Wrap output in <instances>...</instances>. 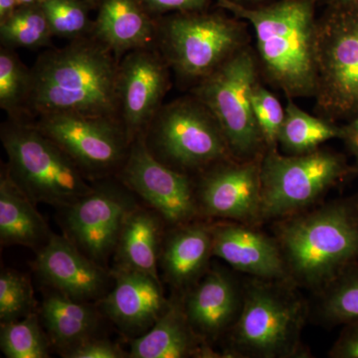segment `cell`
Instances as JSON below:
<instances>
[{
    "mask_svg": "<svg viewBox=\"0 0 358 358\" xmlns=\"http://www.w3.org/2000/svg\"><path fill=\"white\" fill-rule=\"evenodd\" d=\"M119 65L93 34L45 52L31 69L26 115L75 114L120 121Z\"/></svg>",
    "mask_w": 358,
    "mask_h": 358,
    "instance_id": "cell-1",
    "label": "cell"
},
{
    "mask_svg": "<svg viewBox=\"0 0 358 358\" xmlns=\"http://www.w3.org/2000/svg\"><path fill=\"white\" fill-rule=\"evenodd\" d=\"M317 0H275L246 7L217 0L220 7L253 27L259 68L289 99L315 96Z\"/></svg>",
    "mask_w": 358,
    "mask_h": 358,
    "instance_id": "cell-2",
    "label": "cell"
},
{
    "mask_svg": "<svg viewBox=\"0 0 358 358\" xmlns=\"http://www.w3.org/2000/svg\"><path fill=\"white\" fill-rule=\"evenodd\" d=\"M275 240L291 281L324 289L345 268L358 262L357 197L285 217L278 225Z\"/></svg>",
    "mask_w": 358,
    "mask_h": 358,
    "instance_id": "cell-3",
    "label": "cell"
},
{
    "mask_svg": "<svg viewBox=\"0 0 358 358\" xmlns=\"http://www.w3.org/2000/svg\"><path fill=\"white\" fill-rule=\"evenodd\" d=\"M1 141L7 174L34 203L67 208L94 189L76 162L23 117L2 126Z\"/></svg>",
    "mask_w": 358,
    "mask_h": 358,
    "instance_id": "cell-4",
    "label": "cell"
},
{
    "mask_svg": "<svg viewBox=\"0 0 358 358\" xmlns=\"http://www.w3.org/2000/svg\"><path fill=\"white\" fill-rule=\"evenodd\" d=\"M216 8L157 17V48L186 81L199 83L249 45L248 23Z\"/></svg>",
    "mask_w": 358,
    "mask_h": 358,
    "instance_id": "cell-5",
    "label": "cell"
},
{
    "mask_svg": "<svg viewBox=\"0 0 358 358\" xmlns=\"http://www.w3.org/2000/svg\"><path fill=\"white\" fill-rule=\"evenodd\" d=\"M289 282L258 279L249 285L231 331L235 353L250 357H301L308 308Z\"/></svg>",
    "mask_w": 358,
    "mask_h": 358,
    "instance_id": "cell-6",
    "label": "cell"
},
{
    "mask_svg": "<svg viewBox=\"0 0 358 358\" xmlns=\"http://www.w3.org/2000/svg\"><path fill=\"white\" fill-rule=\"evenodd\" d=\"M315 110L336 122L358 110V4L327 6L315 28Z\"/></svg>",
    "mask_w": 358,
    "mask_h": 358,
    "instance_id": "cell-7",
    "label": "cell"
},
{
    "mask_svg": "<svg viewBox=\"0 0 358 358\" xmlns=\"http://www.w3.org/2000/svg\"><path fill=\"white\" fill-rule=\"evenodd\" d=\"M259 74L256 53L247 45L193 89V96L217 120L231 154L239 160L258 159L266 152L252 103Z\"/></svg>",
    "mask_w": 358,
    "mask_h": 358,
    "instance_id": "cell-8",
    "label": "cell"
},
{
    "mask_svg": "<svg viewBox=\"0 0 358 358\" xmlns=\"http://www.w3.org/2000/svg\"><path fill=\"white\" fill-rule=\"evenodd\" d=\"M357 171L333 150L289 155L277 148L266 150L261 160V220L299 213Z\"/></svg>",
    "mask_w": 358,
    "mask_h": 358,
    "instance_id": "cell-9",
    "label": "cell"
},
{
    "mask_svg": "<svg viewBox=\"0 0 358 358\" xmlns=\"http://www.w3.org/2000/svg\"><path fill=\"white\" fill-rule=\"evenodd\" d=\"M145 136L150 152L181 173L234 159L217 120L195 96L162 106Z\"/></svg>",
    "mask_w": 358,
    "mask_h": 358,
    "instance_id": "cell-10",
    "label": "cell"
},
{
    "mask_svg": "<svg viewBox=\"0 0 358 358\" xmlns=\"http://www.w3.org/2000/svg\"><path fill=\"white\" fill-rule=\"evenodd\" d=\"M34 124L87 176L109 173L124 164L131 145L121 122L110 117L50 114L39 115Z\"/></svg>",
    "mask_w": 358,
    "mask_h": 358,
    "instance_id": "cell-11",
    "label": "cell"
},
{
    "mask_svg": "<svg viewBox=\"0 0 358 358\" xmlns=\"http://www.w3.org/2000/svg\"><path fill=\"white\" fill-rule=\"evenodd\" d=\"M122 179L169 224L185 225L199 212V200L187 174L157 159L148 150L145 134L131 143Z\"/></svg>",
    "mask_w": 358,
    "mask_h": 358,
    "instance_id": "cell-12",
    "label": "cell"
},
{
    "mask_svg": "<svg viewBox=\"0 0 358 358\" xmlns=\"http://www.w3.org/2000/svg\"><path fill=\"white\" fill-rule=\"evenodd\" d=\"M169 69L157 46L129 52L120 61L119 120L129 143L145 134L169 91Z\"/></svg>",
    "mask_w": 358,
    "mask_h": 358,
    "instance_id": "cell-13",
    "label": "cell"
},
{
    "mask_svg": "<svg viewBox=\"0 0 358 358\" xmlns=\"http://www.w3.org/2000/svg\"><path fill=\"white\" fill-rule=\"evenodd\" d=\"M261 160L231 159L211 166L200 182L204 213L247 225L261 221Z\"/></svg>",
    "mask_w": 358,
    "mask_h": 358,
    "instance_id": "cell-14",
    "label": "cell"
},
{
    "mask_svg": "<svg viewBox=\"0 0 358 358\" xmlns=\"http://www.w3.org/2000/svg\"><path fill=\"white\" fill-rule=\"evenodd\" d=\"M131 200L113 188L93 189L67 207L65 226L71 241L85 255L100 264L117 247Z\"/></svg>",
    "mask_w": 358,
    "mask_h": 358,
    "instance_id": "cell-15",
    "label": "cell"
},
{
    "mask_svg": "<svg viewBox=\"0 0 358 358\" xmlns=\"http://www.w3.org/2000/svg\"><path fill=\"white\" fill-rule=\"evenodd\" d=\"M35 268L58 293L85 303L102 296L109 282L107 273L98 263L71 240L55 235L38 250Z\"/></svg>",
    "mask_w": 358,
    "mask_h": 358,
    "instance_id": "cell-16",
    "label": "cell"
},
{
    "mask_svg": "<svg viewBox=\"0 0 358 358\" xmlns=\"http://www.w3.org/2000/svg\"><path fill=\"white\" fill-rule=\"evenodd\" d=\"M211 232L212 253L235 270L257 279L291 281L277 240L240 222L217 224Z\"/></svg>",
    "mask_w": 358,
    "mask_h": 358,
    "instance_id": "cell-17",
    "label": "cell"
},
{
    "mask_svg": "<svg viewBox=\"0 0 358 358\" xmlns=\"http://www.w3.org/2000/svg\"><path fill=\"white\" fill-rule=\"evenodd\" d=\"M103 310L124 329L154 326L171 307L159 280L133 268H120L114 289L103 301Z\"/></svg>",
    "mask_w": 358,
    "mask_h": 358,
    "instance_id": "cell-18",
    "label": "cell"
},
{
    "mask_svg": "<svg viewBox=\"0 0 358 358\" xmlns=\"http://www.w3.org/2000/svg\"><path fill=\"white\" fill-rule=\"evenodd\" d=\"M92 34L121 61L129 52L157 46V17L141 0H102Z\"/></svg>",
    "mask_w": 358,
    "mask_h": 358,
    "instance_id": "cell-19",
    "label": "cell"
},
{
    "mask_svg": "<svg viewBox=\"0 0 358 358\" xmlns=\"http://www.w3.org/2000/svg\"><path fill=\"white\" fill-rule=\"evenodd\" d=\"M241 294L227 273L213 270L195 287L185 301L190 326L202 338H215L236 322Z\"/></svg>",
    "mask_w": 358,
    "mask_h": 358,
    "instance_id": "cell-20",
    "label": "cell"
},
{
    "mask_svg": "<svg viewBox=\"0 0 358 358\" xmlns=\"http://www.w3.org/2000/svg\"><path fill=\"white\" fill-rule=\"evenodd\" d=\"M52 235L32 201L9 178L0 180V239L3 245L42 248ZM38 249V250H39Z\"/></svg>",
    "mask_w": 358,
    "mask_h": 358,
    "instance_id": "cell-21",
    "label": "cell"
},
{
    "mask_svg": "<svg viewBox=\"0 0 358 358\" xmlns=\"http://www.w3.org/2000/svg\"><path fill=\"white\" fill-rule=\"evenodd\" d=\"M211 228L185 224L167 240L162 256L166 279L176 288H186L199 279L212 255Z\"/></svg>",
    "mask_w": 358,
    "mask_h": 358,
    "instance_id": "cell-22",
    "label": "cell"
},
{
    "mask_svg": "<svg viewBox=\"0 0 358 358\" xmlns=\"http://www.w3.org/2000/svg\"><path fill=\"white\" fill-rule=\"evenodd\" d=\"M199 334L190 326L185 308L171 306L152 329L133 341L131 357L182 358L199 352Z\"/></svg>",
    "mask_w": 358,
    "mask_h": 358,
    "instance_id": "cell-23",
    "label": "cell"
},
{
    "mask_svg": "<svg viewBox=\"0 0 358 358\" xmlns=\"http://www.w3.org/2000/svg\"><path fill=\"white\" fill-rule=\"evenodd\" d=\"M159 239L160 223L157 216L145 209H131L124 219L117 240L122 267L141 271L159 280Z\"/></svg>",
    "mask_w": 358,
    "mask_h": 358,
    "instance_id": "cell-24",
    "label": "cell"
},
{
    "mask_svg": "<svg viewBox=\"0 0 358 358\" xmlns=\"http://www.w3.org/2000/svg\"><path fill=\"white\" fill-rule=\"evenodd\" d=\"M41 317L52 343L66 353L88 341L96 324L95 312L85 301L58 292L45 298Z\"/></svg>",
    "mask_w": 358,
    "mask_h": 358,
    "instance_id": "cell-25",
    "label": "cell"
},
{
    "mask_svg": "<svg viewBox=\"0 0 358 358\" xmlns=\"http://www.w3.org/2000/svg\"><path fill=\"white\" fill-rule=\"evenodd\" d=\"M279 143L289 155H303L319 150L334 138H343V127L301 110L289 99Z\"/></svg>",
    "mask_w": 358,
    "mask_h": 358,
    "instance_id": "cell-26",
    "label": "cell"
},
{
    "mask_svg": "<svg viewBox=\"0 0 358 358\" xmlns=\"http://www.w3.org/2000/svg\"><path fill=\"white\" fill-rule=\"evenodd\" d=\"M52 37L41 3L18 6L9 17L0 21V41L6 48L50 47Z\"/></svg>",
    "mask_w": 358,
    "mask_h": 358,
    "instance_id": "cell-27",
    "label": "cell"
},
{
    "mask_svg": "<svg viewBox=\"0 0 358 358\" xmlns=\"http://www.w3.org/2000/svg\"><path fill=\"white\" fill-rule=\"evenodd\" d=\"M320 303L322 317L331 324L358 320V262L352 264L327 284Z\"/></svg>",
    "mask_w": 358,
    "mask_h": 358,
    "instance_id": "cell-28",
    "label": "cell"
},
{
    "mask_svg": "<svg viewBox=\"0 0 358 358\" xmlns=\"http://www.w3.org/2000/svg\"><path fill=\"white\" fill-rule=\"evenodd\" d=\"M31 84L28 69L13 49L1 47L0 51V108L10 119L26 115V102Z\"/></svg>",
    "mask_w": 358,
    "mask_h": 358,
    "instance_id": "cell-29",
    "label": "cell"
},
{
    "mask_svg": "<svg viewBox=\"0 0 358 358\" xmlns=\"http://www.w3.org/2000/svg\"><path fill=\"white\" fill-rule=\"evenodd\" d=\"M0 345L8 358H46L48 341L34 313L16 322L1 324Z\"/></svg>",
    "mask_w": 358,
    "mask_h": 358,
    "instance_id": "cell-30",
    "label": "cell"
},
{
    "mask_svg": "<svg viewBox=\"0 0 358 358\" xmlns=\"http://www.w3.org/2000/svg\"><path fill=\"white\" fill-rule=\"evenodd\" d=\"M41 6L53 36L73 41L93 32L94 21L89 16L92 8L83 0H43Z\"/></svg>",
    "mask_w": 358,
    "mask_h": 358,
    "instance_id": "cell-31",
    "label": "cell"
},
{
    "mask_svg": "<svg viewBox=\"0 0 358 358\" xmlns=\"http://www.w3.org/2000/svg\"><path fill=\"white\" fill-rule=\"evenodd\" d=\"M35 308L29 280L15 271L0 275V320L1 324L16 322L33 313Z\"/></svg>",
    "mask_w": 358,
    "mask_h": 358,
    "instance_id": "cell-32",
    "label": "cell"
},
{
    "mask_svg": "<svg viewBox=\"0 0 358 358\" xmlns=\"http://www.w3.org/2000/svg\"><path fill=\"white\" fill-rule=\"evenodd\" d=\"M252 103L266 150H275L279 145V134L286 115L285 108L279 99L264 87L260 81L254 88Z\"/></svg>",
    "mask_w": 358,
    "mask_h": 358,
    "instance_id": "cell-33",
    "label": "cell"
},
{
    "mask_svg": "<svg viewBox=\"0 0 358 358\" xmlns=\"http://www.w3.org/2000/svg\"><path fill=\"white\" fill-rule=\"evenodd\" d=\"M152 15L189 13L208 9L212 0H141Z\"/></svg>",
    "mask_w": 358,
    "mask_h": 358,
    "instance_id": "cell-34",
    "label": "cell"
},
{
    "mask_svg": "<svg viewBox=\"0 0 358 358\" xmlns=\"http://www.w3.org/2000/svg\"><path fill=\"white\" fill-rule=\"evenodd\" d=\"M69 358H119L121 350L117 346L106 341L89 338L81 345L66 353Z\"/></svg>",
    "mask_w": 358,
    "mask_h": 358,
    "instance_id": "cell-35",
    "label": "cell"
},
{
    "mask_svg": "<svg viewBox=\"0 0 358 358\" xmlns=\"http://www.w3.org/2000/svg\"><path fill=\"white\" fill-rule=\"evenodd\" d=\"M334 358H358V320L345 324L329 352Z\"/></svg>",
    "mask_w": 358,
    "mask_h": 358,
    "instance_id": "cell-36",
    "label": "cell"
},
{
    "mask_svg": "<svg viewBox=\"0 0 358 358\" xmlns=\"http://www.w3.org/2000/svg\"><path fill=\"white\" fill-rule=\"evenodd\" d=\"M343 138L350 154L355 157L358 169V110L352 117V121L343 127Z\"/></svg>",
    "mask_w": 358,
    "mask_h": 358,
    "instance_id": "cell-37",
    "label": "cell"
},
{
    "mask_svg": "<svg viewBox=\"0 0 358 358\" xmlns=\"http://www.w3.org/2000/svg\"><path fill=\"white\" fill-rule=\"evenodd\" d=\"M18 6L17 0H0V21L9 17Z\"/></svg>",
    "mask_w": 358,
    "mask_h": 358,
    "instance_id": "cell-38",
    "label": "cell"
},
{
    "mask_svg": "<svg viewBox=\"0 0 358 358\" xmlns=\"http://www.w3.org/2000/svg\"><path fill=\"white\" fill-rule=\"evenodd\" d=\"M230 1L246 7H256L270 3V2L275 1V0H230Z\"/></svg>",
    "mask_w": 358,
    "mask_h": 358,
    "instance_id": "cell-39",
    "label": "cell"
},
{
    "mask_svg": "<svg viewBox=\"0 0 358 358\" xmlns=\"http://www.w3.org/2000/svg\"><path fill=\"white\" fill-rule=\"evenodd\" d=\"M319 3L324 6H333V4H358V0H317Z\"/></svg>",
    "mask_w": 358,
    "mask_h": 358,
    "instance_id": "cell-40",
    "label": "cell"
},
{
    "mask_svg": "<svg viewBox=\"0 0 358 358\" xmlns=\"http://www.w3.org/2000/svg\"><path fill=\"white\" fill-rule=\"evenodd\" d=\"M43 0H17L18 6H30V4L41 3Z\"/></svg>",
    "mask_w": 358,
    "mask_h": 358,
    "instance_id": "cell-41",
    "label": "cell"
},
{
    "mask_svg": "<svg viewBox=\"0 0 358 358\" xmlns=\"http://www.w3.org/2000/svg\"><path fill=\"white\" fill-rule=\"evenodd\" d=\"M87 4H89L92 9L98 8L99 4L102 0H83Z\"/></svg>",
    "mask_w": 358,
    "mask_h": 358,
    "instance_id": "cell-42",
    "label": "cell"
},
{
    "mask_svg": "<svg viewBox=\"0 0 358 358\" xmlns=\"http://www.w3.org/2000/svg\"><path fill=\"white\" fill-rule=\"evenodd\" d=\"M357 202H358V194H357Z\"/></svg>",
    "mask_w": 358,
    "mask_h": 358,
    "instance_id": "cell-43",
    "label": "cell"
}]
</instances>
